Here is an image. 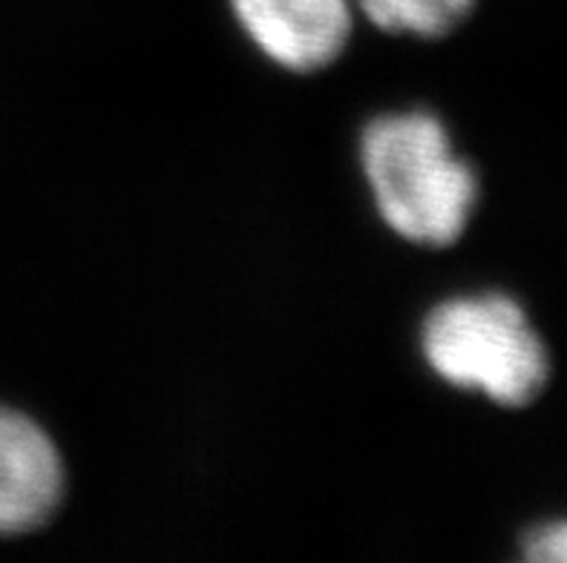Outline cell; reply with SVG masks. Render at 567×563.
Returning a JSON list of instances; mask_svg holds the SVG:
<instances>
[{
  "instance_id": "1",
  "label": "cell",
  "mask_w": 567,
  "mask_h": 563,
  "mask_svg": "<svg viewBox=\"0 0 567 563\" xmlns=\"http://www.w3.org/2000/svg\"><path fill=\"white\" fill-rule=\"evenodd\" d=\"M372 205L398 239L450 248L478 207V173L461 156L450 127L430 110L374 115L358 144Z\"/></svg>"
},
{
  "instance_id": "2",
  "label": "cell",
  "mask_w": 567,
  "mask_h": 563,
  "mask_svg": "<svg viewBox=\"0 0 567 563\" xmlns=\"http://www.w3.org/2000/svg\"><path fill=\"white\" fill-rule=\"evenodd\" d=\"M417 345L441 383L502 408L530 406L550 383V351L511 293H461L439 302L421 322Z\"/></svg>"
},
{
  "instance_id": "3",
  "label": "cell",
  "mask_w": 567,
  "mask_h": 563,
  "mask_svg": "<svg viewBox=\"0 0 567 563\" xmlns=\"http://www.w3.org/2000/svg\"><path fill=\"white\" fill-rule=\"evenodd\" d=\"M228 7L254 50L295 75L340 61L358 14L352 0H228Z\"/></svg>"
},
{
  "instance_id": "4",
  "label": "cell",
  "mask_w": 567,
  "mask_h": 563,
  "mask_svg": "<svg viewBox=\"0 0 567 563\" xmlns=\"http://www.w3.org/2000/svg\"><path fill=\"white\" fill-rule=\"evenodd\" d=\"M66 498V463L35 417L0 403V535L18 538L52 521Z\"/></svg>"
},
{
  "instance_id": "5",
  "label": "cell",
  "mask_w": 567,
  "mask_h": 563,
  "mask_svg": "<svg viewBox=\"0 0 567 563\" xmlns=\"http://www.w3.org/2000/svg\"><path fill=\"white\" fill-rule=\"evenodd\" d=\"M354 12L386 35L439 41L453 35L475 9V0H352Z\"/></svg>"
},
{
  "instance_id": "6",
  "label": "cell",
  "mask_w": 567,
  "mask_h": 563,
  "mask_svg": "<svg viewBox=\"0 0 567 563\" xmlns=\"http://www.w3.org/2000/svg\"><path fill=\"white\" fill-rule=\"evenodd\" d=\"M527 563H567V521H547L522 538Z\"/></svg>"
}]
</instances>
